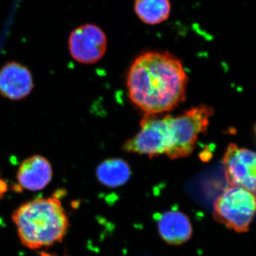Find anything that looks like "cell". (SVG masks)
I'll use <instances>...</instances> for the list:
<instances>
[{
  "mask_svg": "<svg viewBox=\"0 0 256 256\" xmlns=\"http://www.w3.org/2000/svg\"><path fill=\"white\" fill-rule=\"evenodd\" d=\"M130 98L144 114L172 110L186 98L188 77L182 60L169 52H143L127 75Z\"/></svg>",
  "mask_w": 256,
  "mask_h": 256,
  "instance_id": "6da1fadb",
  "label": "cell"
},
{
  "mask_svg": "<svg viewBox=\"0 0 256 256\" xmlns=\"http://www.w3.org/2000/svg\"><path fill=\"white\" fill-rule=\"evenodd\" d=\"M12 220L22 244L32 250L62 242L69 227L66 212L56 196L25 202L13 212Z\"/></svg>",
  "mask_w": 256,
  "mask_h": 256,
  "instance_id": "7a4b0ae2",
  "label": "cell"
},
{
  "mask_svg": "<svg viewBox=\"0 0 256 256\" xmlns=\"http://www.w3.org/2000/svg\"><path fill=\"white\" fill-rule=\"evenodd\" d=\"M214 109L200 105L192 108L176 117L169 114L172 131V148L166 156L171 160L188 158L194 150L200 134L210 126Z\"/></svg>",
  "mask_w": 256,
  "mask_h": 256,
  "instance_id": "3957f363",
  "label": "cell"
},
{
  "mask_svg": "<svg viewBox=\"0 0 256 256\" xmlns=\"http://www.w3.org/2000/svg\"><path fill=\"white\" fill-rule=\"evenodd\" d=\"M255 212V193L242 186L226 188L217 197L214 205L216 220L240 233L248 230Z\"/></svg>",
  "mask_w": 256,
  "mask_h": 256,
  "instance_id": "277c9868",
  "label": "cell"
},
{
  "mask_svg": "<svg viewBox=\"0 0 256 256\" xmlns=\"http://www.w3.org/2000/svg\"><path fill=\"white\" fill-rule=\"evenodd\" d=\"M172 146V131L169 114L163 118L144 114L140 130L124 142L122 149L127 152L137 153L150 158L168 154Z\"/></svg>",
  "mask_w": 256,
  "mask_h": 256,
  "instance_id": "5b68a950",
  "label": "cell"
},
{
  "mask_svg": "<svg viewBox=\"0 0 256 256\" xmlns=\"http://www.w3.org/2000/svg\"><path fill=\"white\" fill-rule=\"evenodd\" d=\"M107 46L105 32L92 24L78 26L69 36V52L72 58L78 63H97L106 54Z\"/></svg>",
  "mask_w": 256,
  "mask_h": 256,
  "instance_id": "8992f818",
  "label": "cell"
},
{
  "mask_svg": "<svg viewBox=\"0 0 256 256\" xmlns=\"http://www.w3.org/2000/svg\"><path fill=\"white\" fill-rule=\"evenodd\" d=\"M225 178L229 186H242L256 192V153L248 148L229 144L222 160Z\"/></svg>",
  "mask_w": 256,
  "mask_h": 256,
  "instance_id": "52a82bcc",
  "label": "cell"
},
{
  "mask_svg": "<svg viewBox=\"0 0 256 256\" xmlns=\"http://www.w3.org/2000/svg\"><path fill=\"white\" fill-rule=\"evenodd\" d=\"M34 86L32 72L23 64L10 62L0 69V95L5 98L22 100L31 94Z\"/></svg>",
  "mask_w": 256,
  "mask_h": 256,
  "instance_id": "ba28073f",
  "label": "cell"
},
{
  "mask_svg": "<svg viewBox=\"0 0 256 256\" xmlns=\"http://www.w3.org/2000/svg\"><path fill=\"white\" fill-rule=\"evenodd\" d=\"M53 178V169L50 162L44 156H33L20 164L16 180L20 188L36 192L46 188Z\"/></svg>",
  "mask_w": 256,
  "mask_h": 256,
  "instance_id": "9c48e42d",
  "label": "cell"
},
{
  "mask_svg": "<svg viewBox=\"0 0 256 256\" xmlns=\"http://www.w3.org/2000/svg\"><path fill=\"white\" fill-rule=\"evenodd\" d=\"M156 225L160 237L171 245L184 244L192 237V225L188 216L178 210H170L158 214Z\"/></svg>",
  "mask_w": 256,
  "mask_h": 256,
  "instance_id": "30bf717a",
  "label": "cell"
},
{
  "mask_svg": "<svg viewBox=\"0 0 256 256\" xmlns=\"http://www.w3.org/2000/svg\"><path fill=\"white\" fill-rule=\"evenodd\" d=\"M99 182L109 188H118L128 182L131 170L124 160L119 158L106 160L96 169Z\"/></svg>",
  "mask_w": 256,
  "mask_h": 256,
  "instance_id": "8fae6325",
  "label": "cell"
},
{
  "mask_svg": "<svg viewBox=\"0 0 256 256\" xmlns=\"http://www.w3.org/2000/svg\"><path fill=\"white\" fill-rule=\"evenodd\" d=\"M170 0H134V12L138 18L150 26L164 22L171 14Z\"/></svg>",
  "mask_w": 256,
  "mask_h": 256,
  "instance_id": "7c38bea8",
  "label": "cell"
},
{
  "mask_svg": "<svg viewBox=\"0 0 256 256\" xmlns=\"http://www.w3.org/2000/svg\"><path fill=\"white\" fill-rule=\"evenodd\" d=\"M6 191V184L4 182L0 180V196Z\"/></svg>",
  "mask_w": 256,
  "mask_h": 256,
  "instance_id": "4fadbf2b",
  "label": "cell"
}]
</instances>
